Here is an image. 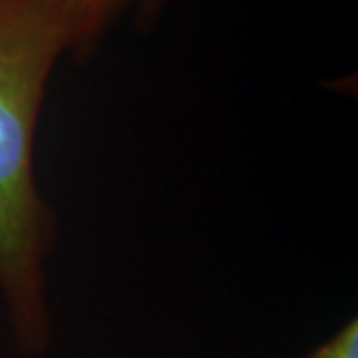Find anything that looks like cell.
I'll return each mask as SVG.
<instances>
[{
	"label": "cell",
	"mask_w": 358,
	"mask_h": 358,
	"mask_svg": "<svg viewBox=\"0 0 358 358\" xmlns=\"http://www.w3.org/2000/svg\"><path fill=\"white\" fill-rule=\"evenodd\" d=\"M70 49L56 0H0V293L28 354L52 338L45 266L54 214L35 182V133L52 73Z\"/></svg>",
	"instance_id": "1"
},
{
	"label": "cell",
	"mask_w": 358,
	"mask_h": 358,
	"mask_svg": "<svg viewBox=\"0 0 358 358\" xmlns=\"http://www.w3.org/2000/svg\"><path fill=\"white\" fill-rule=\"evenodd\" d=\"M307 358H358V324L352 319Z\"/></svg>",
	"instance_id": "3"
},
{
	"label": "cell",
	"mask_w": 358,
	"mask_h": 358,
	"mask_svg": "<svg viewBox=\"0 0 358 358\" xmlns=\"http://www.w3.org/2000/svg\"><path fill=\"white\" fill-rule=\"evenodd\" d=\"M161 3L163 0H56L70 28L73 49L89 47L121 12L147 10Z\"/></svg>",
	"instance_id": "2"
}]
</instances>
